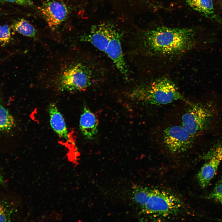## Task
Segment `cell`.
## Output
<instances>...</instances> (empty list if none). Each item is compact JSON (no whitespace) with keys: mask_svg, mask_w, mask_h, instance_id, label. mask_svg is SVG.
<instances>
[{"mask_svg":"<svg viewBox=\"0 0 222 222\" xmlns=\"http://www.w3.org/2000/svg\"><path fill=\"white\" fill-rule=\"evenodd\" d=\"M138 37L137 52L150 64L171 63L199 45L196 32L191 28L158 27L143 32Z\"/></svg>","mask_w":222,"mask_h":222,"instance_id":"obj_1","label":"cell"},{"mask_svg":"<svg viewBox=\"0 0 222 222\" xmlns=\"http://www.w3.org/2000/svg\"><path fill=\"white\" fill-rule=\"evenodd\" d=\"M46 73L45 86L60 92L84 91L93 81L92 72L84 62L72 56H63Z\"/></svg>","mask_w":222,"mask_h":222,"instance_id":"obj_2","label":"cell"},{"mask_svg":"<svg viewBox=\"0 0 222 222\" xmlns=\"http://www.w3.org/2000/svg\"><path fill=\"white\" fill-rule=\"evenodd\" d=\"M130 96L134 100L152 105H165L184 99L175 83L166 76L138 86Z\"/></svg>","mask_w":222,"mask_h":222,"instance_id":"obj_3","label":"cell"},{"mask_svg":"<svg viewBox=\"0 0 222 222\" xmlns=\"http://www.w3.org/2000/svg\"><path fill=\"white\" fill-rule=\"evenodd\" d=\"M183 204L175 195L167 191L150 188L149 196L141 211L151 218H162L177 215Z\"/></svg>","mask_w":222,"mask_h":222,"instance_id":"obj_4","label":"cell"},{"mask_svg":"<svg viewBox=\"0 0 222 222\" xmlns=\"http://www.w3.org/2000/svg\"><path fill=\"white\" fill-rule=\"evenodd\" d=\"M216 112L212 102L193 104L182 116V126L195 137L211 124Z\"/></svg>","mask_w":222,"mask_h":222,"instance_id":"obj_5","label":"cell"},{"mask_svg":"<svg viewBox=\"0 0 222 222\" xmlns=\"http://www.w3.org/2000/svg\"><path fill=\"white\" fill-rule=\"evenodd\" d=\"M164 144L167 149L172 153L185 152L191 148L195 137L190 134L181 125L169 126L164 130Z\"/></svg>","mask_w":222,"mask_h":222,"instance_id":"obj_6","label":"cell"},{"mask_svg":"<svg viewBox=\"0 0 222 222\" xmlns=\"http://www.w3.org/2000/svg\"><path fill=\"white\" fill-rule=\"evenodd\" d=\"M39 9L48 26L52 28L63 22L68 14L65 5L56 0H51L45 3Z\"/></svg>","mask_w":222,"mask_h":222,"instance_id":"obj_7","label":"cell"},{"mask_svg":"<svg viewBox=\"0 0 222 222\" xmlns=\"http://www.w3.org/2000/svg\"><path fill=\"white\" fill-rule=\"evenodd\" d=\"M114 26L109 23H102L91 27L89 34L83 39L91 43L94 47L103 52L115 30Z\"/></svg>","mask_w":222,"mask_h":222,"instance_id":"obj_8","label":"cell"},{"mask_svg":"<svg viewBox=\"0 0 222 222\" xmlns=\"http://www.w3.org/2000/svg\"><path fill=\"white\" fill-rule=\"evenodd\" d=\"M221 162L220 146H219L214 150L209 160L203 165L198 173V180L202 188H205L208 185Z\"/></svg>","mask_w":222,"mask_h":222,"instance_id":"obj_9","label":"cell"},{"mask_svg":"<svg viewBox=\"0 0 222 222\" xmlns=\"http://www.w3.org/2000/svg\"><path fill=\"white\" fill-rule=\"evenodd\" d=\"M98 121L97 118L86 105L83 107L80 116V130L85 138L91 140L96 136L98 132Z\"/></svg>","mask_w":222,"mask_h":222,"instance_id":"obj_10","label":"cell"},{"mask_svg":"<svg viewBox=\"0 0 222 222\" xmlns=\"http://www.w3.org/2000/svg\"><path fill=\"white\" fill-rule=\"evenodd\" d=\"M48 111L50 125L59 136L66 140L69 138L68 130L64 118L55 104H49Z\"/></svg>","mask_w":222,"mask_h":222,"instance_id":"obj_11","label":"cell"},{"mask_svg":"<svg viewBox=\"0 0 222 222\" xmlns=\"http://www.w3.org/2000/svg\"><path fill=\"white\" fill-rule=\"evenodd\" d=\"M192 8L206 17L222 25V19L216 14L212 0H185Z\"/></svg>","mask_w":222,"mask_h":222,"instance_id":"obj_12","label":"cell"},{"mask_svg":"<svg viewBox=\"0 0 222 222\" xmlns=\"http://www.w3.org/2000/svg\"><path fill=\"white\" fill-rule=\"evenodd\" d=\"M0 93V131H7L15 125L14 119L8 110L2 105Z\"/></svg>","mask_w":222,"mask_h":222,"instance_id":"obj_13","label":"cell"},{"mask_svg":"<svg viewBox=\"0 0 222 222\" xmlns=\"http://www.w3.org/2000/svg\"><path fill=\"white\" fill-rule=\"evenodd\" d=\"M11 27L15 31L26 36L35 38L36 34V31L34 26L23 19L14 22Z\"/></svg>","mask_w":222,"mask_h":222,"instance_id":"obj_14","label":"cell"},{"mask_svg":"<svg viewBox=\"0 0 222 222\" xmlns=\"http://www.w3.org/2000/svg\"><path fill=\"white\" fill-rule=\"evenodd\" d=\"M150 188L140 187L133 192L132 200L136 205L141 209L144 206L150 194Z\"/></svg>","mask_w":222,"mask_h":222,"instance_id":"obj_15","label":"cell"},{"mask_svg":"<svg viewBox=\"0 0 222 222\" xmlns=\"http://www.w3.org/2000/svg\"><path fill=\"white\" fill-rule=\"evenodd\" d=\"M207 197L210 199L222 204V179L216 184L213 190Z\"/></svg>","mask_w":222,"mask_h":222,"instance_id":"obj_16","label":"cell"},{"mask_svg":"<svg viewBox=\"0 0 222 222\" xmlns=\"http://www.w3.org/2000/svg\"><path fill=\"white\" fill-rule=\"evenodd\" d=\"M11 38L10 28L6 25L0 26V43L4 45L8 43Z\"/></svg>","mask_w":222,"mask_h":222,"instance_id":"obj_17","label":"cell"},{"mask_svg":"<svg viewBox=\"0 0 222 222\" xmlns=\"http://www.w3.org/2000/svg\"><path fill=\"white\" fill-rule=\"evenodd\" d=\"M5 1L12 2L18 5L29 6L32 5L33 2L32 0H3Z\"/></svg>","mask_w":222,"mask_h":222,"instance_id":"obj_18","label":"cell"},{"mask_svg":"<svg viewBox=\"0 0 222 222\" xmlns=\"http://www.w3.org/2000/svg\"><path fill=\"white\" fill-rule=\"evenodd\" d=\"M9 220V217L6 210L0 203V222H6Z\"/></svg>","mask_w":222,"mask_h":222,"instance_id":"obj_19","label":"cell"},{"mask_svg":"<svg viewBox=\"0 0 222 222\" xmlns=\"http://www.w3.org/2000/svg\"><path fill=\"white\" fill-rule=\"evenodd\" d=\"M3 182L2 177L0 173V184L2 183Z\"/></svg>","mask_w":222,"mask_h":222,"instance_id":"obj_20","label":"cell"},{"mask_svg":"<svg viewBox=\"0 0 222 222\" xmlns=\"http://www.w3.org/2000/svg\"><path fill=\"white\" fill-rule=\"evenodd\" d=\"M220 150H221V159H222V146H221L220 147Z\"/></svg>","mask_w":222,"mask_h":222,"instance_id":"obj_21","label":"cell"},{"mask_svg":"<svg viewBox=\"0 0 222 222\" xmlns=\"http://www.w3.org/2000/svg\"><path fill=\"white\" fill-rule=\"evenodd\" d=\"M2 0H0V2H1V1H2Z\"/></svg>","mask_w":222,"mask_h":222,"instance_id":"obj_22","label":"cell"}]
</instances>
